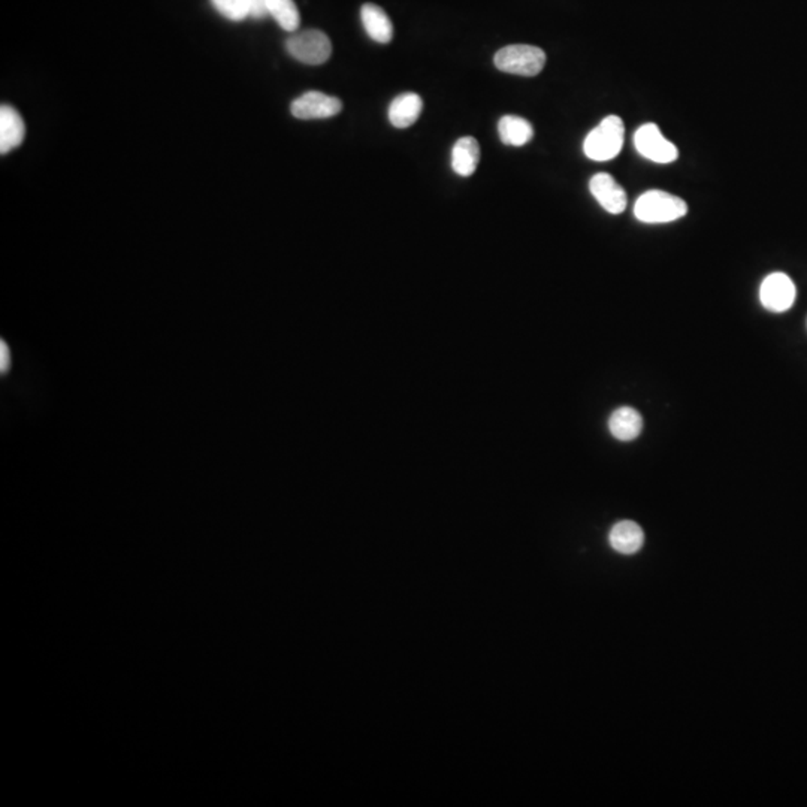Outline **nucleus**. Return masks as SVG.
<instances>
[{
    "mask_svg": "<svg viewBox=\"0 0 807 807\" xmlns=\"http://www.w3.org/2000/svg\"><path fill=\"white\" fill-rule=\"evenodd\" d=\"M496 70L505 74L520 77H536L546 64V54L542 48L534 46H509L501 48L495 54Z\"/></svg>",
    "mask_w": 807,
    "mask_h": 807,
    "instance_id": "3",
    "label": "nucleus"
},
{
    "mask_svg": "<svg viewBox=\"0 0 807 807\" xmlns=\"http://www.w3.org/2000/svg\"><path fill=\"white\" fill-rule=\"evenodd\" d=\"M760 299L769 312H786L795 301V286L784 272H773L762 281Z\"/></svg>",
    "mask_w": 807,
    "mask_h": 807,
    "instance_id": "6",
    "label": "nucleus"
},
{
    "mask_svg": "<svg viewBox=\"0 0 807 807\" xmlns=\"http://www.w3.org/2000/svg\"><path fill=\"white\" fill-rule=\"evenodd\" d=\"M26 137L24 124L19 111L10 105L0 108V153L8 154L14 148L20 147Z\"/></svg>",
    "mask_w": 807,
    "mask_h": 807,
    "instance_id": "9",
    "label": "nucleus"
},
{
    "mask_svg": "<svg viewBox=\"0 0 807 807\" xmlns=\"http://www.w3.org/2000/svg\"><path fill=\"white\" fill-rule=\"evenodd\" d=\"M634 146L643 157L655 163H671L679 156L675 144L670 143L653 123L643 124L634 135Z\"/></svg>",
    "mask_w": 807,
    "mask_h": 807,
    "instance_id": "5",
    "label": "nucleus"
},
{
    "mask_svg": "<svg viewBox=\"0 0 807 807\" xmlns=\"http://www.w3.org/2000/svg\"><path fill=\"white\" fill-rule=\"evenodd\" d=\"M286 50L304 64H323L332 54V44L325 33L316 29L295 33L286 41Z\"/></svg>",
    "mask_w": 807,
    "mask_h": 807,
    "instance_id": "4",
    "label": "nucleus"
},
{
    "mask_svg": "<svg viewBox=\"0 0 807 807\" xmlns=\"http://www.w3.org/2000/svg\"><path fill=\"white\" fill-rule=\"evenodd\" d=\"M423 110L422 97L416 93H404L395 97L389 106V121L395 128H410L418 121Z\"/></svg>",
    "mask_w": 807,
    "mask_h": 807,
    "instance_id": "10",
    "label": "nucleus"
},
{
    "mask_svg": "<svg viewBox=\"0 0 807 807\" xmlns=\"http://www.w3.org/2000/svg\"><path fill=\"white\" fill-rule=\"evenodd\" d=\"M266 8L268 15H271L281 29L287 32L298 30L301 15L294 0H266Z\"/></svg>",
    "mask_w": 807,
    "mask_h": 807,
    "instance_id": "16",
    "label": "nucleus"
},
{
    "mask_svg": "<svg viewBox=\"0 0 807 807\" xmlns=\"http://www.w3.org/2000/svg\"><path fill=\"white\" fill-rule=\"evenodd\" d=\"M343 110L338 97L329 96L321 92H307L292 102V114L299 120L330 119L340 114Z\"/></svg>",
    "mask_w": 807,
    "mask_h": 807,
    "instance_id": "7",
    "label": "nucleus"
},
{
    "mask_svg": "<svg viewBox=\"0 0 807 807\" xmlns=\"http://www.w3.org/2000/svg\"><path fill=\"white\" fill-rule=\"evenodd\" d=\"M609 542L611 547L622 555H633L642 549L645 534L637 523L633 520H622L611 528Z\"/></svg>",
    "mask_w": 807,
    "mask_h": 807,
    "instance_id": "11",
    "label": "nucleus"
},
{
    "mask_svg": "<svg viewBox=\"0 0 807 807\" xmlns=\"http://www.w3.org/2000/svg\"><path fill=\"white\" fill-rule=\"evenodd\" d=\"M248 4H250V17L253 19L262 20L268 15L266 0H248Z\"/></svg>",
    "mask_w": 807,
    "mask_h": 807,
    "instance_id": "18",
    "label": "nucleus"
},
{
    "mask_svg": "<svg viewBox=\"0 0 807 807\" xmlns=\"http://www.w3.org/2000/svg\"><path fill=\"white\" fill-rule=\"evenodd\" d=\"M609 429L616 440H636L643 431L642 414L631 407H620L611 413V419H609Z\"/></svg>",
    "mask_w": 807,
    "mask_h": 807,
    "instance_id": "13",
    "label": "nucleus"
},
{
    "mask_svg": "<svg viewBox=\"0 0 807 807\" xmlns=\"http://www.w3.org/2000/svg\"><path fill=\"white\" fill-rule=\"evenodd\" d=\"M624 121L618 115L605 117L585 138V156L595 162L615 159L624 146Z\"/></svg>",
    "mask_w": 807,
    "mask_h": 807,
    "instance_id": "1",
    "label": "nucleus"
},
{
    "mask_svg": "<svg viewBox=\"0 0 807 807\" xmlns=\"http://www.w3.org/2000/svg\"><path fill=\"white\" fill-rule=\"evenodd\" d=\"M688 212L684 199L661 190H649L638 197L634 216L643 223H670L679 220Z\"/></svg>",
    "mask_w": 807,
    "mask_h": 807,
    "instance_id": "2",
    "label": "nucleus"
},
{
    "mask_svg": "<svg viewBox=\"0 0 807 807\" xmlns=\"http://www.w3.org/2000/svg\"><path fill=\"white\" fill-rule=\"evenodd\" d=\"M361 20L368 37L379 44H387L394 37V26L385 11L374 4H365L361 10Z\"/></svg>",
    "mask_w": 807,
    "mask_h": 807,
    "instance_id": "12",
    "label": "nucleus"
},
{
    "mask_svg": "<svg viewBox=\"0 0 807 807\" xmlns=\"http://www.w3.org/2000/svg\"><path fill=\"white\" fill-rule=\"evenodd\" d=\"M5 361L6 362H8V361H10V358H8V352H6L5 354V345H2V367L5 365Z\"/></svg>",
    "mask_w": 807,
    "mask_h": 807,
    "instance_id": "19",
    "label": "nucleus"
},
{
    "mask_svg": "<svg viewBox=\"0 0 807 807\" xmlns=\"http://www.w3.org/2000/svg\"><path fill=\"white\" fill-rule=\"evenodd\" d=\"M480 147L473 137L458 139L452 150V168L461 177H470L478 170Z\"/></svg>",
    "mask_w": 807,
    "mask_h": 807,
    "instance_id": "14",
    "label": "nucleus"
},
{
    "mask_svg": "<svg viewBox=\"0 0 807 807\" xmlns=\"http://www.w3.org/2000/svg\"><path fill=\"white\" fill-rule=\"evenodd\" d=\"M214 10L230 21H243L250 17L248 0H212Z\"/></svg>",
    "mask_w": 807,
    "mask_h": 807,
    "instance_id": "17",
    "label": "nucleus"
},
{
    "mask_svg": "<svg viewBox=\"0 0 807 807\" xmlns=\"http://www.w3.org/2000/svg\"><path fill=\"white\" fill-rule=\"evenodd\" d=\"M592 196L605 212L611 214H620L627 208V193L611 174H596L589 181Z\"/></svg>",
    "mask_w": 807,
    "mask_h": 807,
    "instance_id": "8",
    "label": "nucleus"
},
{
    "mask_svg": "<svg viewBox=\"0 0 807 807\" xmlns=\"http://www.w3.org/2000/svg\"><path fill=\"white\" fill-rule=\"evenodd\" d=\"M498 133H500L501 141L505 146L522 147L531 141L534 137V129H532L531 123L522 117L504 115L498 123Z\"/></svg>",
    "mask_w": 807,
    "mask_h": 807,
    "instance_id": "15",
    "label": "nucleus"
}]
</instances>
